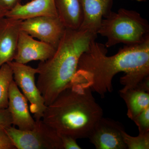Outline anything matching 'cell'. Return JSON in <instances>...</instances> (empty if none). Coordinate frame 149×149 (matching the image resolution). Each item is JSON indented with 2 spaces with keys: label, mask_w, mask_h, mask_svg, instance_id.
I'll list each match as a JSON object with an SVG mask.
<instances>
[{
  "label": "cell",
  "mask_w": 149,
  "mask_h": 149,
  "mask_svg": "<svg viewBox=\"0 0 149 149\" xmlns=\"http://www.w3.org/2000/svg\"><path fill=\"white\" fill-rule=\"evenodd\" d=\"M56 50L51 45L35 40L32 36L21 31L14 61L25 64L35 61H45L53 55Z\"/></svg>",
  "instance_id": "9"
},
{
  "label": "cell",
  "mask_w": 149,
  "mask_h": 149,
  "mask_svg": "<svg viewBox=\"0 0 149 149\" xmlns=\"http://www.w3.org/2000/svg\"><path fill=\"white\" fill-rule=\"evenodd\" d=\"M12 125V120L8 109L0 110V126L8 128Z\"/></svg>",
  "instance_id": "21"
},
{
  "label": "cell",
  "mask_w": 149,
  "mask_h": 149,
  "mask_svg": "<svg viewBox=\"0 0 149 149\" xmlns=\"http://www.w3.org/2000/svg\"><path fill=\"white\" fill-rule=\"evenodd\" d=\"M8 10L0 3V21L6 16Z\"/></svg>",
  "instance_id": "23"
},
{
  "label": "cell",
  "mask_w": 149,
  "mask_h": 149,
  "mask_svg": "<svg viewBox=\"0 0 149 149\" xmlns=\"http://www.w3.org/2000/svg\"><path fill=\"white\" fill-rule=\"evenodd\" d=\"M91 41L81 56L77 73L88 83L92 91L104 97L113 91L112 80L116 74L124 72L120 83L121 91L134 88L149 76V39L139 45H124L112 56H107L105 46Z\"/></svg>",
  "instance_id": "1"
},
{
  "label": "cell",
  "mask_w": 149,
  "mask_h": 149,
  "mask_svg": "<svg viewBox=\"0 0 149 149\" xmlns=\"http://www.w3.org/2000/svg\"><path fill=\"white\" fill-rule=\"evenodd\" d=\"M36 121L32 130L6 128L16 149H63L59 134L42 119Z\"/></svg>",
  "instance_id": "5"
},
{
  "label": "cell",
  "mask_w": 149,
  "mask_h": 149,
  "mask_svg": "<svg viewBox=\"0 0 149 149\" xmlns=\"http://www.w3.org/2000/svg\"><path fill=\"white\" fill-rule=\"evenodd\" d=\"M13 72V80L29 103V110L35 120H41L47 106L37 85L38 68L15 61L8 63Z\"/></svg>",
  "instance_id": "6"
},
{
  "label": "cell",
  "mask_w": 149,
  "mask_h": 149,
  "mask_svg": "<svg viewBox=\"0 0 149 149\" xmlns=\"http://www.w3.org/2000/svg\"><path fill=\"white\" fill-rule=\"evenodd\" d=\"M66 28L58 16H40L22 20L21 31L56 49Z\"/></svg>",
  "instance_id": "7"
},
{
  "label": "cell",
  "mask_w": 149,
  "mask_h": 149,
  "mask_svg": "<svg viewBox=\"0 0 149 149\" xmlns=\"http://www.w3.org/2000/svg\"><path fill=\"white\" fill-rule=\"evenodd\" d=\"M97 34L107 38V48L120 43L136 45L149 40V24L138 12L121 8L103 19Z\"/></svg>",
  "instance_id": "4"
},
{
  "label": "cell",
  "mask_w": 149,
  "mask_h": 149,
  "mask_svg": "<svg viewBox=\"0 0 149 149\" xmlns=\"http://www.w3.org/2000/svg\"><path fill=\"white\" fill-rule=\"evenodd\" d=\"M63 149H81L76 140L72 136L65 134H59Z\"/></svg>",
  "instance_id": "20"
},
{
  "label": "cell",
  "mask_w": 149,
  "mask_h": 149,
  "mask_svg": "<svg viewBox=\"0 0 149 149\" xmlns=\"http://www.w3.org/2000/svg\"><path fill=\"white\" fill-rule=\"evenodd\" d=\"M119 92L127 106V116L131 120L149 107V92L138 88Z\"/></svg>",
  "instance_id": "15"
},
{
  "label": "cell",
  "mask_w": 149,
  "mask_h": 149,
  "mask_svg": "<svg viewBox=\"0 0 149 149\" xmlns=\"http://www.w3.org/2000/svg\"><path fill=\"white\" fill-rule=\"evenodd\" d=\"M8 109L12 125L21 130H32L35 128L36 121L30 113L28 101L14 80L10 87Z\"/></svg>",
  "instance_id": "10"
},
{
  "label": "cell",
  "mask_w": 149,
  "mask_h": 149,
  "mask_svg": "<svg viewBox=\"0 0 149 149\" xmlns=\"http://www.w3.org/2000/svg\"><path fill=\"white\" fill-rule=\"evenodd\" d=\"M0 149H16L4 127L0 126Z\"/></svg>",
  "instance_id": "19"
},
{
  "label": "cell",
  "mask_w": 149,
  "mask_h": 149,
  "mask_svg": "<svg viewBox=\"0 0 149 149\" xmlns=\"http://www.w3.org/2000/svg\"><path fill=\"white\" fill-rule=\"evenodd\" d=\"M13 80V72L8 63L0 67V110L8 108L9 92Z\"/></svg>",
  "instance_id": "16"
},
{
  "label": "cell",
  "mask_w": 149,
  "mask_h": 149,
  "mask_svg": "<svg viewBox=\"0 0 149 149\" xmlns=\"http://www.w3.org/2000/svg\"><path fill=\"white\" fill-rule=\"evenodd\" d=\"M124 130L120 123L102 117L88 139L97 149H126L127 147L123 137Z\"/></svg>",
  "instance_id": "8"
},
{
  "label": "cell",
  "mask_w": 149,
  "mask_h": 149,
  "mask_svg": "<svg viewBox=\"0 0 149 149\" xmlns=\"http://www.w3.org/2000/svg\"><path fill=\"white\" fill-rule=\"evenodd\" d=\"M87 82L77 74L70 85L47 106L42 120L59 134L76 139L88 138L103 117Z\"/></svg>",
  "instance_id": "2"
},
{
  "label": "cell",
  "mask_w": 149,
  "mask_h": 149,
  "mask_svg": "<svg viewBox=\"0 0 149 149\" xmlns=\"http://www.w3.org/2000/svg\"><path fill=\"white\" fill-rule=\"evenodd\" d=\"M55 3L59 18L65 28L80 29L84 19L81 0H55Z\"/></svg>",
  "instance_id": "14"
},
{
  "label": "cell",
  "mask_w": 149,
  "mask_h": 149,
  "mask_svg": "<svg viewBox=\"0 0 149 149\" xmlns=\"http://www.w3.org/2000/svg\"><path fill=\"white\" fill-rule=\"evenodd\" d=\"M81 1L84 19L80 29L88 30L97 35L103 19L112 11L113 0H81Z\"/></svg>",
  "instance_id": "12"
},
{
  "label": "cell",
  "mask_w": 149,
  "mask_h": 149,
  "mask_svg": "<svg viewBox=\"0 0 149 149\" xmlns=\"http://www.w3.org/2000/svg\"><path fill=\"white\" fill-rule=\"evenodd\" d=\"M22 20L5 17L0 21V67L14 59Z\"/></svg>",
  "instance_id": "11"
},
{
  "label": "cell",
  "mask_w": 149,
  "mask_h": 149,
  "mask_svg": "<svg viewBox=\"0 0 149 149\" xmlns=\"http://www.w3.org/2000/svg\"><path fill=\"white\" fill-rule=\"evenodd\" d=\"M40 16H58L55 0H32L8 11L6 17L24 20Z\"/></svg>",
  "instance_id": "13"
},
{
  "label": "cell",
  "mask_w": 149,
  "mask_h": 149,
  "mask_svg": "<svg viewBox=\"0 0 149 149\" xmlns=\"http://www.w3.org/2000/svg\"><path fill=\"white\" fill-rule=\"evenodd\" d=\"M123 137L127 149H149V132L139 133V136L134 137L127 134L124 130L123 132Z\"/></svg>",
  "instance_id": "17"
},
{
  "label": "cell",
  "mask_w": 149,
  "mask_h": 149,
  "mask_svg": "<svg viewBox=\"0 0 149 149\" xmlns=\"http://www.w3.org/2000/svg\"><path fill=\"white\" fill-rule=\"evenodd\" d=\"M22 0H0V3L8 11L21 3Z\"/></svg>",
  "instance_id": "22"
},
{
  "label": "cell",
  "mask_w": 149,
  "mask_h": 149,
  "mask_svg": "<svg viewBox=\"0 0 149 149\" xmlns=\"http://www.w3.org/2000/svg\"><path fill=\"white\" fill-rule=\"evenodd\" d=\"M97 35L85 29H66L50 58L38 65L37 85L46 105L52 104L72 82L81 56Z\"/></svg>",
  "instance_id": "3"
},
{
  "label": "cell",
  "mask_w": 149,
  "mask_h": 149,
  "mask_svg": "<svg viewBox=\"0 0 149 149\" xmlns=\"http://www.w3.org/2000/svg\"><path fill=\"white\" fill-rule=\"evenodd\" d=\"M132 120L138 126L139 133L149 132V107L141 112Z\"/></svg>",
  "instance_id": "18"
}]
</instances>
